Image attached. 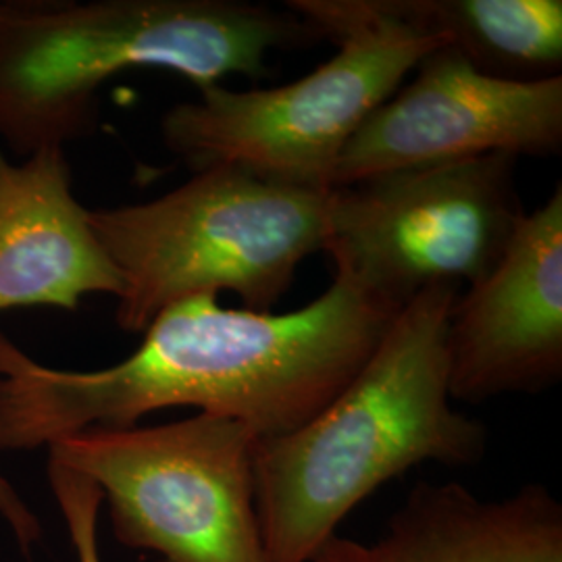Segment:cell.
Segmentation results:
<instances>
[{
	"label": "cell",
	"mask_w": 562,
	"mask_h": 562,
	"mask_svg": "<svg viewBox=\"0 0 562 562\" xmlns=\"http://www.w3.org/2000/svg\"><path fill=\"white\" fill-rule=\"evenodd\" d=\"M329 194L217 165L155 201L90 211L123 280L120 329L144 334L165 308L225 290L271 313L301 262L325 248Z\"/></svg>",
	"instance_id": "277c9868"
},
{
	"label": "cell",
	"mask_w": 562,
	"mask_h": 562,
	"mask_svg": "<svg viewBox=\"0 0 562 562\" xmlns=\"http://www.w3.org/2000/svg\"><path fill=\"white\" fill-rule=\"evenodd\" d=\"M0 519L7 522L15 542L20 543L25 554L41 542V519L2 473H0Z\"/></svg>",
	"instance_id": "5bb4252c"
},
{
	"label": "cell",
	"mask_w": 562,
	"mask_h": 562,
	"mask_svg": "<svg viewBox=\"0 0 562 562\" xmlns=\"http://www.w3.org/2000/svg\"><path fill=\"white\" fill-rule=\"evenodd\" d=\"M411 74L346 144L334 188L485 155H561L562 76L506 80L450 46L425 55Z\"/></svg>",
	"instance_id": "ba28073f"
},
{
	"label": "cell",
	"mask_w": 562,
	"mask_h": 562,
	"mask_svg": "<svg viewBox=\"0 0 562 562\" xmlns=\"http://www.w3.org/2000/svg\"><path fill=\"white\" fill-rule=\"evenodd\" d=\"M121 292L90 209L74 194L65 148H41L21 162L0 150V313L76 311L86 296Z\"/></svg>",
	"instance_id": "30bf717a"
},
{
	"label": "cell",
	"mask_w": 562,
	"mask_h": 562,
	"mask_svg": "<svg viewBox=\"0 0 562 562\" xmlns=\"http://www.w3.org/2000/svg\"><path fill=\"white\" fill-rule=\"evenodd\" d=\"M459 294L422 292L322 413L257 440L255 508L267 562L313 561L364 498L417 464L482 461L485 425L450 406L446 329Z\"/></svg>",
	"instance_id": "7a4b0ae2"
},
{
	"label": "cell",
	"mask_w": 562,
	"mask_h": 562,
	"mask_svg": "<svg viewBox=\"0 0 562 562\" xmlns=\"http://www.w3.org/2000/svg\"><path fill=\"white\" fill-rule=\"evenodd\" d=\"M311 562H562V506L538 483L503 501L419 483L382 538L334 536Z\"/></svg>",
	"instance_id": "8fae6325"
},
{
	"label": "cell",
	"mask_w": 562,
	"mask_h": 562,
	"mask_svg": "<svg viewBox=\"0 0 562 562\" xmlns=\"http://www.w3.org/2000/svg\"><path fill=\"white\" fill-rule=\"evenodd\" d=\"M446 352L450 401L542 394L561 382V183L525 215L498 265L457 296Z\"/></svg>",
	"instance_id": "9c48e42d"
},
{
	"label": "cell",
	"mask_w": 562,
	"mask_h": 562,
	"mask_svg": "<svg viewBox=\"0 0 562 562\" xmlns=\"http://www.w3.org/2000/svg\"><path fill=\"white\" fill-rule=\"evenodd\" d=\"M319 34L248 0L0 2V140L21 159L92 132L104 81L162 69L206 90L259 80L267 59Z\"/></svg>",
	"instance_id": "3957f363"
},
{
	"label": "cell",
	"mask_w": 562,
	"mask_h": 562,
	"mask_svg": "<svg viewBox=\"0 0 562 562\" xmlns=\"http://www.w3.org/2000/svg\"><path fill=\"white\" fill-rule=\"evenodd\" d=\"M48 483L78 562H102L99 515L104 501L99 485L53 461H48Z\"/></svg>",
	"instance_id": "4fadbf2b"
},
{
	"label": "cell",
	"mask_w": 562,
	"mask_h": 562,
	"mask_svg": "<svg viewBox=\"0 0 562 562\" xmlns=\"http://www.w3.org/2000/svg\"><path fill=\"white\" fill-rule=\"evenodd\" d=\"M517 161L485 155L331 188L323 252L334 278L396 311L425 290L483 280L527 215Z\"/></svg>",
	"instance_id": "52a82bcc"
},
{
	"label": "cell",
	"mask_w": 562,
	"mask_h": 562,
	"mask_svg": "<svg viewBox=\"0 0 562 562\" xmlns=\"http://www.w3.org/2000/svg\"><path fill=\"white\" fill-rule=\"evenodd\" d=\"M369 7L459 50L490 76L519 81L561 76V0H369Z\"/></svg>",
	"instance_id": "7c38bea8"
},
{
	"label": "cell",
	"mask_w": 562,
	"mask_h": 562,
	"mask_svg": "<svg viewBox=\"0 0 562 562\" xmlns=\"http://www.w3.org/2000/svg\"><path fill=\"white\" fill-rule=\"evenodd\" d=\"M398 313L341 278L283 315L196 296L165 308L134 355L99 371L42 364L0 331V450L136 427L173 406L244 423L259 440L278 438L355 380Z\"/></svg>",
	"instance_id": "6da1fadb"
},
{
	"label": "cell",
	"mask_w": 562,
	"mask_h": 562,
	"mask_svg": "<svg viewBox=\"0 0 562 562\" xmlns=\"http://www.w3.org/2000/svg\"><path fill=\"white\" fill-rule=\"evenodd\" d=\"M338 53L301 80L276 88L213 86L171 106L165 146L194 173L236 165L271 180L331 190L346 144L417 63L442 42L387 20L369 0H290Z\"/></svg>",
	"instance_id": "5b68a950"
},
{
	"label": "cell",
	"mask_w": 562,
	"mask_h": 562,
	"mask_svg": "<svg viewBox=\"0 0 562 562\" xmlns=\"http://www.w3.org/2000/svg\"><path fill=\"white\" fill-rule=\"evenodd\" d=\"M257 436L199 413L155 427L90 429L48 461L97 483L113 536L161 562H267L255 508Z\"/></svg>",
	"instance_id": "8992f818"
}]
</instances>
